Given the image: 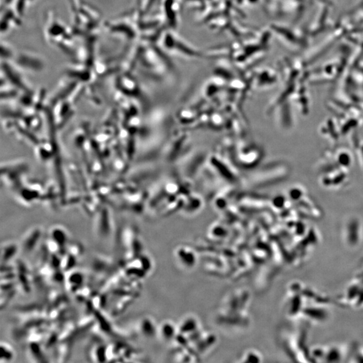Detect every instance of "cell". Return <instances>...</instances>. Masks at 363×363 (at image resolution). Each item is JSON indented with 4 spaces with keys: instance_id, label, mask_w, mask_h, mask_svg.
Instances as JSON below:
<instances>
[{
    "instance_id": "obj_1",
    "label": "cell",
    "mask_w": 363,
    "mask_h": 363,
    "mask_svg": "<svg viewBox=\"0 0 363 363\" xmlns=\"http://www.w3.org/2000/svg\"><path fill=\"white\" fill-rule=\"evenodd\" d=\"M41 238V231L35 229L27 233L22 241L21 248L25 252H31L39 243Z\"/></svg>"
},
{
    "instance_id": "obj_2",
    "label": "cell",
    "mask_w": 363,
    "mask_h": 363,
    "mask_svg": "<svg viewBox=\"0 0 363 363\" xmlns=\"http://www.w3.org/2000/svg\"><path fill=\"white\" fill-rule=\"evenodd\" d=\"M18 246L13 242H5L1 246V260L3 264H9L17 254Z\"/></svg>"
},
{
    "instance_id": "obj_3",
    "label": "cell",
    "mask_w": 363,
    "mask_h": 363,
    "mask_svg": "<svg viewBox=\"0 0 363 363\" xmlns=\"http://www.w3.org/2000/svg\"><path fill=\"white\" fill-rule=\"evenodd\" d=\"M51 240L61 248L66 245L68 241V235L65 229L61 227H55L51 231Z\"/></svg>"
},
{
    "instance_id": "obj_4",
    "label": "cell",
    "mask_w": 363,
    "mask_h": 363,
    "mask_svg": "<svg viewBox=\"0 0 363 363\" xmlns=\"http://www.w3.org/2000/svg\"><path fill=\"white\" fill-rule=\"evenodd\" d=\"M0 363H8L13 360L14 358V350L12 346L8 343L1 342L0 345Z\"/></svg>"
},
{
    "instance_id": "obj_5",
    "label": "cell",
    "mask_w": 363,
    "mask_h": 363,
    "mask_svg": "<svg viewBox=\"0 0 363 363\" xmlns=\"http://www.w3.org/2000/svg\"><path fill=\"white\" fill-rule=\"evenodd\" d=\"M161 337L164 340H169L176 335V327L172 323L167 322L161 325V327L159 330Z\"/></svg>"
},
{
    "instance_id": "obj_6",
    "label": "cell",
    "mask_w": 363,
    "mask_h": 363,
    "mask_svg": "<svg viewBox=\"0 0 363 363\" xmlns=\"http://www.w3.org/2000/svg\"><path fill=\"white\" fill-rule=\"evenodd\" d=\"M29 355L30 357H32V359H34V361L36 362H44L43 359H45V355H43V352L41 349V347H39V345L32 343L29 346Z\"/></svg>"
},
{
    "instance_id": "obj_7",
    "label": "cell",
    "mask_w": 363,
    "mask_h": 363,
    "mask_svg": "<svg viewBox=\"0 0 363 363\" xmlns=\"http://www.w3.org/2000/svg\"><path fill=\"white\" fill-rule=\"evenodd\" d=\"M152 325V322L149 319L144 318L141 320V322L139 324V328H140V332H141L142 335H147L148 337H151L150 335H152L153 332L151 331V327L150 326Z\"/></svg>"
},
{
    "instance_id": "obj_8",
    "label": "cell",
    "mask_w": 363,
    "mask_h": 363,
    "mask_svg": "<svg viewBox=\"0 0 363 363\" xmlns=\"http://www.w3.org/2000/svg\"><path fill=\"white\" fill-rule=\"evenodd\" d=\"M84 280V275L80 272H75L74 273H71L67 281L69 284H71V286H75L81 284Z\"/></svg>"
},
{
    "instance_id": "obj_9",
    "label": "cell",
    "mask_w": 363,
    "mask_h": 363,
    "mask_svg": "<svg viewBox=\"0 0 363 363\" xmlns=\"http://www.w3.org/2000/svg\"><path fill=\"white\" fill-rule=\"evenodd\" d=\"M244 362H260V357L259 354L257 352L253 351V350H250L246 353L244 356Z\"/></svg>"
}]
</instances>
